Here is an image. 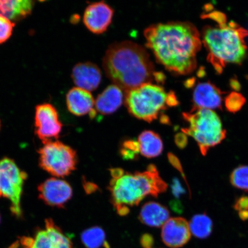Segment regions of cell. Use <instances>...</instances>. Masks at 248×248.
<instances>
[{
    "label": "cell",
    "mask_w": 248,
    "mask_h": 248,
    "mask_svg": "<svg viewBox=\"0 0 248 248\" xmlns=\"http://www.w3.org/2000/svg\"><path fill=\"white\" fill-rule=\"evenodd\" d=\"M81 240L87 248H110L107 242L105 232L99 226H93L83 231Z\"/></svg>",
    "instance_id": "obj_21"
},
{
    "label": "cell",
    "mask_w": 248,
    "mask_h": 248,
    "mask_svg": "<svg viewBox=\"0 0 248 248\" xmlns=\"http://www.w3.org/2000/svg\"><path fill=\"white\" fill-rule=\"evenodd\" d=\"M71 77L78 88L92 92L100 85L102 73L97 65L85 62L78 63L74 67Z\"/></svg>",
    "instance_id": "obj_14"
},
{
    "label": "cell",
    "mask_w": 248,
    "mask_h": 248,
    "mask_svg": "<svg viewBox=\"0 0 248 248\" xmlns=\"http://www.w3.org/2000/svg\"><path fill=\"white\" fill-rule=\"evenodd\" d=\"M175 142L179 147L183 148L187 144V139L184 134H178L175 136Z\"/></svg>",
    "instance_id": "obj_29"
},
{
    "label": "cell",
    "mask_w": 248,
    "mask_h": 248,
    "mask_svg": "<svg viewBox=\"0 0 248 248\" xmlns=\"http://www.w3.org/2000/svg\"><path fill=\"white\" fill-rule=\"evenodd\" d=\"M167 207L155 202H149L142 206L139 219L142 224L151 227H161L170 219Z\"/></svg>",
    "instance_id": "obj_18"
},
{
    "label": "cell",
    "mask_w": 248,
    "mask_h": 248,
    "mask_svg": "<svg viewBox=\"0 0 248 248\" xmlns=\"http://www.w3.org/2000/svg\"><path fill=\"white\" fill-rule=\"evenodd\" d=\"M0 128H1V122H0Z\"/></svg>",
    "instance_id": "obj_31"
},
{
    "label": "cell",
    "mask_w": 248,
    "mask_h": 248,
    "mask_svg": "<svg viewBox=\"0 0 248 248\" xmlns=\"http://www.w3.org/2000/svg\"><path fill=\"white\" fill-rule=\"evenodd\" d=\"M191 233L201 239L208 237L212 233L213 222L206 215H198L191 218L189 223Z\"/></svg>",
    "instance_id": "obj_22"
},
{
    "label": "cell",
    "mask_w": 248,
    "mask_h": 248,
    "mask_svg": "<svg viewBox=\"0 0 248 248\" xmlns=\"http://www.w3.org/2000/svg\"><path fill=\"white\" fill-rule=\"evenodd\" d=\"M125 104L129 113L139 120L151 123L167 108L178 105L175 93H167L163 87L147 83L126 92Z\"/></svg>",
    "instance_id": "obj_5"
},
{
    "label": "cell",
    "mask_w": 248,
    "mask_h": 248,
    "mask_svg": "<svg viewBox=\"0 0 248 248\" xmlns=\"http://www.w3.org/2000/svg\"><path fill=\"white\" fill-rule=\"evenodd\" d=\"M191 232L187 220L182 217L170 218L163 225L162 238L167 247H184L191 238Z\"/></svg>",
    "instance_id": "obj_13"
},
{
    "label": "cell",
    "mask_w": 248,
    "mask_h": 248,
    "mask_svg": "<svg viewBox=\"0 0 248 248\" xmlns=\"http://www.w3.org/2000/svg\"><path fill=\"white\" fill-rule=\"evenodd\" d=\"M140 153L138 141L128 140L124 141L120 149V154L125 160H134Z\"/></svg>",
    "instance_id": "obj_24"
},
{
    "label": "cell",
    "mask_w": 248,
    "mask_h": 248,
    "mask_svg": "<svg viewBox=\"0 0 248 248\" xmlns=\"http://www.w3.org/2000/svg\"><path fill=\"white\" fill-rule=\"evenodd\" d=\"M141 246L143 248H153L154 247V240L151 234H144L140 239Z\"/></svg>",
    "instance_id": "obj_28"
},
{
    "label": "cell",
    "mask_w": 248,
    "mask_h": 248,
    "mask_svg": "<svg viewBox=\"0 0 248 248\" xmlns=\"http://www.w3.org/2000/svg\"><path fill=\"white\" fill-rule=\"evenodd\" d=\"M102 66L108 78L125 92L156 81L157 72L147 49L132 41L116 42L108 46Z\"/></svg>",
    "instance_id": "obj_2"
},
{
    "label": "cell",
    "mask_w": 248,
    "mask_h": 248,
    "mask_svg": "<svg viewBox=\"0 0 248 248\" xmlns=\"http://www.w3.org/2000/svg\"><path fill=\"white\" fill-rule=\"evenodd\" d=\"M22 248H73L72 242L52 219H46L44 229L37 231L33 237H23Z\"/></svg>",
    "instance_id": "obj_9"
},
{
    "label": "cell",
    "mask_w": 248,
    "mask_h": 248,
    "mask_svg": "<svg viewBox=\"0 0 248 248\" xmlns=\"http://www.w3.org/2000/svg\"><path fill=\"white\" fill-rule=\"evenodd\" d=\"M243 104V96L235 93L229 95L226 101V107L229 111H233V112L239 110Z\"/></svg>",
    "instance_id": "obj_26"
},
{
    "label": "cell",
    "mask_w": 248,
    "mask_h": 248,
    "mask_svg": "<svg viewBox=\"0 0 248 248\" xmlns=\"http://www.w3.org/2000/svg\"><path fill=\"white\" fill-rule=\"evenodd\" d=\"M14 27L13 21L0 15V44L5 42L10 38Z\"/></svg>",
    "instance_id": "obj_25"
},
{
    "label": "cell",
    "mask_w": 248,
    "mask_h": 248,
    "mask_svg": "<svg viewBox=\"0 0 248 248\" xmlns=\"http://www.w3.org/2000/svg\"><path fill=\"white\" fill-rule=\"evenodd\" d=\"M111 201L118 214L128 215L130 207L137 206L148 195L157 197L167 190L166 183L161 178L156 167L150 164L144 172H124L112 178L108 186Z\"/></svg>",
    "instance_id": "obj_3"
},
{
    "label": "cell",
    "mask_w": 248,
    "mask_h": 248,
    "mask_svg": "<svg viewBox=\"0 0 248 248\" xmlns=\"http://www.w3.org/2000/svg\"><path fill=\"white\" fill-rule=\"evenodd\" d=\"M138 142L140 153L145 157H156L162 153L163 144L162 139L154 131L142 132L139 136Z\"/></svg>",
    "instance_id": "obj_20"
},
{
    "label": "cell",
    "mask_w": 248,
    "mask_h": 248,
    "mask_svg": "<svg viewBox=\"0 0 248 248\" xmlns=\"http://www.w3.org/2000/svg\"><path fill=\"white\" fill-rule=\"evenodd\" d=\"M213 83L206 82L198 83L193 91V102L195 108L212 110L222 107V94Z\"/></svg>",
    "instance_id": "obj_16"
},
{
    "label": "cell",
    "mask_w": 248,
    "mask_h": 248,
    "mask_svg": "<svg viewBox=\"0 0 248 248\" xmlns=\"http://www.w3.org/2000/svg\"><path fill=\"white\" fill-rule=\"evenodd\" d=\"M68 109L77 116L89 114L92 118L95 116V100L91 92L79 88L70 90L66 95Z\"/></svg>",
    "instance_id": "obj_15"
},
{
    "label": "cell",
    "mask_w": 248,
    "mask_h": 248,
    "mask_svg": "<svg viewBox=\"0 0 248 248\" xmlns=\"http://www.w3.org/2000/svg\"><path fill=\"white\" fill-rule=\"evenodd\" d=\"M155 248L154 247V248Z\"/></svg>",
    "instance_id": "obj_32"
},
{
    "label": "cell",
    "mask_w": 248,
    "mask_h": 248,
    "mask_svg": "<svg viewBox=\"0 0 248 248\" xmlns=\"http://www.w3.org/2000/svg\"><path fill=\"white\" fill-rule=\"evenodd\" d=\"M39 197L48 205L62 207L73 195L71 186L64 180L50 178L39 186Z\"/></svg>",
    "instance_id": "obj_11"
},
{
    "label": "cell",
    "mask_w": 248,
    "mask_h": 248,
    "mask_svg": "<svg viewBox=\"0 0 248 248\" xmlns=\"http://www.w3.org/2000/svg\"><path fill=\"white\" fill-rule=\"evenodd\" d=\"M183 117L188 124L183 132L195 139L204 156L226 138V132L215 111L193 107L190 112L183 113Z\"/></svg>",
    "instance_id": "obj_6"
},
{
    "label": "cell",
    "mask_w": 248,
    "mask_h": 248,
    "mask_svg": "<svg viewBox=\"0 0 248 248\" xmlns=\"http://www.w3.org/2000/svg\"><path fill=\"white\" fill-rule=\"evenodd\" d=\"M215 21L218 24L204 28L202 43L209 52L208 60L221 72L225 64H240L246 58L248 31L233 21L226 23L225 16Z\"/></svg>",
    "instance_id": "obj_4"
},
{
    "label": "cell",
    "mask_w": 248,
    "mask_h": 248,
    "mask_svg": "<svg viewBox=\"0 0 248 248\" xmlns=\"http://www.w3.org/2000/svg\"><path fill=\"white\" fill-rule=\"evenodd\" d=\"M27 174L14 160L5 157L0 160V198L11 202V210L17 217L21 216V198Z\"/></svg>",
    "instance_id": "obj_8"
},
{
    "label": "cell",
    "mask_w": 248,
    "mask_h": 248,
    "mask_svg": "<svg viewBox=\"0 0 248 248\" xmlns=\"http://www.w3.org/2000/svg\"><path fill=\"white\" fill-rule=\"evenodd\" d=\"M146 46L158 63L179 75L190 74L197 67V55L202 43L193 24L170 21L151 25L144 31Z\"/></svg>",
    "instance_id": "obj_1"
},
{
    "label": "cell",
    "mask_w": 248,
    "mask_h": 248,
    "mask_svg": "<svg viewBox=\"0 0 248 248\" xmlns=\"http://www.w3.org/2000/svg\"><path fill=\"white\" fill-rule=\"evenodd\" d=\"M113 14V9L105 1L93 2L85 9L83 23L91 32L102 33L109 26Z\"/></svg>",
    "instance_id": "obj_12"
},
{
    "label": "cell",
    "mask_w": 248,
    "mask_h": 248,
    "mask_svg": "<svg viewBox=\"0 0 248 248\" xmlns=\"http://www.w3.org/2000/svg\"><path fill=\"white\" fill-rule=\"evenodd\" d=\"M124 101L123 91L115 85L108 86L95 101V110L102 115L115 112Z\"/></svg>",
    "instance_id": "obj_17"
},
{
    "label": "cell",
    "mask_w": 248,
    "mask_h": 248,
    "mask_svg": "<svg viewBox=\"0 0 248 248\" xmlns=\"http://www.w3.org/2000/svg\"><path fill=\"white\" fill-rule=\"evenodd\" d=\"M35 132L43 144L60 136L62 125L56 108L49 104L38 105L35 111Z\"/></svg>",
    "instance_id": "obj_10"
},
{
    "label": "cell",
    "mask_w": 248,
    "mask_h": 248,
    "mask_svg": "<svg viewBox=\"0 0 248 248\" xmlns=\"http://www.w3.org/2000/svg\"><path fill=\"white\" fill-rule=\"evenodd\" d=\"M40 166L56 177H64L76 170V152L58 141L46 142L39 151Z\"/></svg>",
    "instance_id": "obj_7"
},
{
    "label": "cell",
    "mask_w": 248,
    "mask_h": 248,
    "mask_svg": "<svg viewBox=\"0 0 248 248\" xmlns=\"http://www.w3.org/2000/svg\"><path fill=\"white\" fill-rule=\"evenodd\" d=\"M33 7L29 0H0V15L12 21L19 20L30 15Z\"/></svg>",
    "instance_id": "obj_19"
},
{
    "label": "cell",
    "mask_w": 248,
    "mask_h": 248,
    "mask_svg": "<svg viewBox=\"0 0 248 248\" xmlns=\"http://www.w3.org/2000/svg\"><path fill=\"white\" fill-rule=\"evenodd\" d=\"M234 208L238 211L240 218L246 221L248 219V197H242L235 202Z\"/></svg>",
    "instance_id": "obj_27"
},
{
    "label": "cell",
    "mask_w": 248,
    "mask_h": 248,
    "mask_svg": "<svg viewBox=\"0 0 248 248\" xmlns=\"http://www.w3.org/2000/svg\"><path fill=\"white\" fill-rule=\"evenodd\" d=\"M230 181L234 187L248 191V166L237 167L231 173Z\"/></svg>",
    "instance_id": "obj_23"
},
{
    "label": "cell",
    "mask_w": 248,
    "mask_h": 248,
    "mask_svg": "<svg viewBox=\"0 0 248 248\" xmlns=\"http://www.w3.org/2000/svg\"><path fill=\"white\" fill-rule=\"evenodd\" d=\"M83 186H84L85 190L88 194L92 193L97 190V185L91 182H84Z\"/></svg>",
    "instance_id": "obj_30"
}]
</instances>
